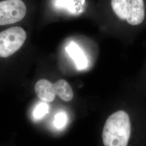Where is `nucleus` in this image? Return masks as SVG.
Instances as JSON below:
<instances>
[{
    "label": "nucleus",
    "mask_w": 146,
    "mask_h": 146,
    "mask_svg": "<svg viewBox=\"0 0 146 146\" xmlns=\"http://www.w3.org/2000/svg\"><path fill=\"white\" fill-rule=\"evenodd\" d=\"M131 136L129 116L125 111L119 110L106 120L101 137L104 146H129Z\"/></svg>",
    "instance_id": "1"
},
{
    "label": "nucleus",
    "mask_w": 146,
    "mask_h": 146,
    "mask_svg": "<svg viewBox=\"0 0 146 146\" xmlns=\"http://www.w3.org/2000/svg\"><path fill=\"white\" fill-rule=\"evenodd\" d=\"M111 5L121 20L132 26L141 24L145 16L143 0H111Z\"/></svg>",
    "instance_id": "2"
},
{
    "label": "nucleus",
    "mask_w": 146,
    "mask_h": 146,
    "mask_svg": "<svg viewBox=\"0 0 146 146\" xmlns=\"http://www.w3.org/2000/svg\"><path fill=\"white\" fill-rule=\"evenodd\" d=\"M26 33L20 27H11L0 33V57L8 58L23 46Z\"/></svg>",
    "instance_id": "3"
},
{
    "label": "nucleus",
    "mask_w": 146,
    "mask_h": 146,
    "mask_svg": "<svg viewBox=\"0 0 146 146\" xmlns=\"http://www.w3.org/2000/svg\"><path fill=\"white\" fill-rule=\"evenodd\" d=\"M26 6L22 0L0 1V26L21 21L26 14Z\"/></svg>",
    "instance_id": "4"
},
{
    "label": "nucleus",
    "mask_w": 146,
    "mask_h": 146,
    "mask_svg": "<svg viewBox=\"0 0 146 146\" xmlns=\"http://www.w3.org/2000/svg\"><path fill=\"white\" fill-rule=\"evenodd\" d=\"M34 89L37 96L47 102L53 101L56 95L54 84L46 79L38 80L35 84Z\"/></svg>",
    "instance_id": "5"
},
{
    "label": "nucleus",
    "mask_w": 146,
    "mask_h": 146,
    "mask_svg": "<svg viewBox=\"0 0 146 146\" xmlns=\"http://www.w3.org/2000/svg\"><path fill=\"white\" fill-rule=\"evenodd\" d=\"M66 50L74 60L78 69H83L87 67L88 65L87 59L84 52L76 43L72 42L66 48Z\"/></svg>",
    "instance_id": "6"
},
{
    "label": "nucleus",
    "mask_w": 146,
    "mask_h": 146,
    "mask_svg": "<svg viewBox=\"0 0 146 146\" xmlns=\"http://www.w3.org/2000/svg\"><path fill=\"white\" fill-rule=\"evenodd\" d=\"M54 86L56 95L60 99L66 102H69L73 99V89L67 81L60 79L54 84Z\"/></svg>",
    "instance_id": "7"
},
{
    "label": "nucleus",
    "mask_w": 146,
    "mask_h": 146,
    "mask_svg": "<svg viewBox=\"0 0 146 146\" xmlns=\"http://www.w3.org/2000/svg\"><path fill=\"white\" fill-rule=\"evenodd\" d=\"M49 111V106L44 102L38 104L34 111V116L35 119L39 120L47 114Z\"/></svg>",
    "instance_id": "8"
},
{
    "label": "nucleus",
    "mask_w": 146,
    "mask_h": 146,
    "mask_svg": "<svg viewBox=\"0 0 146 146\" xmlns=\"http://www.w3.org/2000/svg\"><path fill=\"white\" fill-rule=\"evenodd\" d=\"M67 122V115L65 113H58L55 116L54 125L58 128H61L63 127Z\"/></svg>",
    "instance_id": "9"
}]
</instances>
